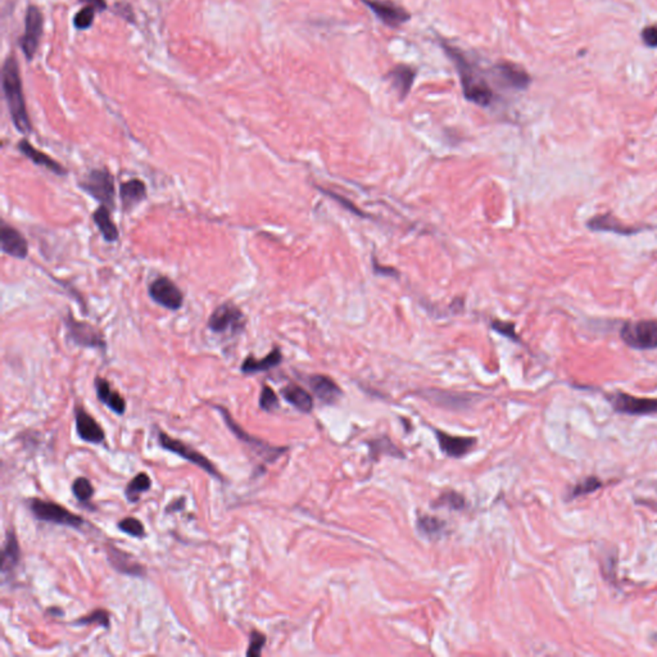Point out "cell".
Returning a JSON list of instances; mask_svg holds the SVG:
<instances>
[{"label":"cell","mask_w":657,"mask_h":657,"mask_svg":"<svg viewBox=\"0 0 657 657\" xmlns=\"http://www.w3.org/2000/svg\"><path fill=\"white\" fill-rule=\"evenodd\" d=\"M444 528H446V523L442 521V520H439V518H435V516L424 515V516H420V518H418V531H420L421 534H424L425 537H439V536L443 534Z\"/></svg>","instance_id":"31"},{"label":"cell","mask_w":657,"mask_h":657,"mask_svg":"<svg viewBox=\"0 0 657 657\" xmlns=\"http://www.w3.org/2000/svg\"><path fill=\"white\" fill-rule=\"evenodd\" d=\"M93 221L95 226L99 229L101 237L107 243H113L117 241L120 238V232L116 226V224L112 221L110 217V211L107 206H100L97 211L93 213Z\"/></svg>","instance_id":"26"},{"label":"cell","mask_w":657,"mask_h":657,"mask_svg":"<svg viewBox=\"0 0 657 657\" xmlns=\"http://www.w3.org/2000/svg\"><path fill=\"white\" fill-rule=\"evenodd\" d=\"M158 442H160V444L163 449H167L169 452L178 455V456L187 459V461H189L194 465H197L198 468L204 470L211 477L222 479L219 470L212 464V461L206 457L204 455H202L197 449H191L190 446L182 443L179 439L172 438L163 431L158 433Z\"/></svg>","instance_id":"7"},{"label":"cell","mask_w":657,"mask_h":657,"mask_svg":"<svg viewBox=\"0 0 657 657\" xmlns=\"http://www.w3.org/2000/svg\"><path fill=\"white\" fill-rule=\"evenodd\" d=\"M72 493L80 502H89L94 496V487L89 479L77 478L72 483Z\"/></svg>","instance_id":"34"},{"label":"cell","mask_w":657,"mask_h":657,"mask_svg":"<svg viewBox=\"0 0 657 657\" xmlns=\"http://www.w3.org/2000/svg\"><path fill=\"white\" fill-rule=\"evenodd\" d=\"M443 48L457 70L465 98L480 107H488L494 99V91L489 84L486 72L477 63L468 60L462 50L449 44H443Z\"/></svg>","instance_id":"1"},{"label":"cell","mask_w":657,"mask_h":657,"mask_svg":"<svg viewBox=\"0 0 657 657\" xmlns=\"http://www.w3.org/2000/svg\"><path fill=\"white\" fill-rule=\"evenodd\" d=\"M259 407L265 411H272L279 407V399L272 389L265 385L259 396Z\"/></svg>","instance_id":"38"},{"label":"cell","mask_w":657,"mask_h":657,"mask_svg":"<svg viewBox=\"0 0 657 657\" xmlns=\"http://www.w3.org/2000/svg\"><path fill=\"white\" fill-rule=\"evenodd\" d=\"M1 81L14 128L19 130L21 134H29L31 131V122L22 91L20 69L14 57H8L4 62Z\"/></svg>","instance_id":"2"},{"label":"cell","mask_w":657,"mask_h":657,"mask_svg":"<svg viewBox=\"0 0 657 657\" xmlns=\"http://www.w3.org/2000/svg\"><path fill=\"white\" fill-rule=\"evenodd\" d=\"M428 394L430 398L434 399L439 405H443L444 407L461 409V407H465L468 403V397L465 394H455V393L440 392V390H433V392H429Z\"/></svg>","instance_id":"30"},{"label":"cell","mask_w":657,"mask_h":657,"mask_svg":"<svg viewBox=\"0 0 657 657\" xmlns=\"http://www.w3.org/2000/svg\"><path fill=\"white\" fill-rule=\"evenodd\" d=\"M80 188L103 206L115 207V179L108 169H91L81 181Z\"/></svg>","instance_id":"6"},{"label":"cell","mask_w":657,"mask_h":657,"mask_svg":"<svg viewBox=\"0 0 657 657\" xmlns=\"http://www.w3.org/2000/svg\"><path fill=\"white\" fill-rule=\"evenodd\" d=\"M466 502L464 496L456 492H449L443 493L437 502V506H447L451 510H462L465 507Z\"/></svg>","instance_id":"37"},{"label":"cell","mask_w":657,"mask_h":657,"mask_svg":"<svg viewBox=\"0 0 657 657\" xmlns=\"http://www.w3.org/2000/svg\"><path fill=\"white\" fill-rule=\"evenodd\" d=\"M493 75L503 86L512 90H525L530 85L528 72L511 62H501L494 66Z\"/></svg>","instance_id":"14"},{"label":"cell","mask_w":657,"mask_h":657,"mask_svg":"<svg viewBox=\"0 0 657 657\" xmlns=\"http://www.w3.org/2000/svg\"><path fill=\"white\" fill-rule=\"evenodd\" d=\"M642 39L649 48H657V25H651L643 29Z\"/></svg>","instance_id":"41"},{"label":"cell","mask_w":657,"mask_h":657,"mask_svg":"<svg viewBox=\"0 0 657 657\" xmlns=\"http://www.w3.org/2000/svg\"><path fill=\"white\" fill-rule=\"evenodd\" d=\"M281 396L300 412L309 414L313 409V399L311 397V394L307 390L300 388L298 385L290 384L288 387L281 389Z\"/></svg>","instance_id":"28"},{"label":"cell","mask_w":657,"mask_h":657,"mask_svg":"<svg viewBox=\"0 0 657 657\" xmlns=\"http://www.w3.org/2000/svg\"><path fill=\"white\" fill-rule=\"evenodd\" d=\"M152 488V480L150 475L145 473H139L134 479H131L129 484L125 488V496L131 503H135L140 499V496Z\"/></svg>","instance_id":"29"},{"label":"cell","mask_w":657,"mask_h":657,"mask_svg":"<svg viewBox=\"0 0 657 657\" xmlns=\"http://www.w3.org/2000/svg\"><path fill=\"white\" fill-rule=\"evenodd\" d=\"M41 34H43V14L36 7H29L26 13V27L25 34L21 38V48L27 60L34 58L36 50L39 48Z\"/></svg>","instance_id":"12"},{"label":"cell","mask_w":657,"mask_h":657,"mask_svg":"<svg viewBox=\"0 0 657 657\" xmlns=\"http://www.w3.org/2000/svg\"><path fill=\"white\" fill-rule=\"evenodd\" d=\"M73 624H76V625H91V624H98L99 627L108 629L110 625V614H108V611H106V610L98 608V610H95V611L90 612L89 615L77 619L76 621H73Z\"/></svg>","instance_id":"33"},{"label":"cell","mask_w":657,"mask_h":657,"mask_svg":"<svg viewBox=\"0 0 657 657\" xmlns=\"http://www.w3.org/2000/svg\"><path fill=\"white\" fill-rule=\"evenodd\" d=\"M372 13L389 27H398L409 20V12L389 0H362Z\"/></svg>","instance_id":"13"},{"label":"cell","mask_w":657,"mask_h":657,"mask_svg":"<svg viewBox=\"0 0 657 657\" xmlns=\"http://www.w3.org/2000/svg\"><path fill=\"white\" fill-rule=\"evenodd\" d=\"M97 396L103 405L117 415H123L126 411V401L119 392L110 388V384L103 378H97L94 381Z\"/></svg>","instance_id":"21"},{"label":"cell","mask_w":657,"mask_h":657,"mask_svg":"<svg viewBox=\"0 0 657 657\" xmlns=\"http://www.w3.org/2000/svg\"><path fill=\"white\" fill-rule=\"evenodd\" d=\"M492 328H494L501 335H505L512 340H518V335L515 333V326L511 322H502V321H493Z\"/></svg>","instance_id":"40"},{"label":"cell","mask_w":657,"mask_h":657,"mask_svg":"<svg viewBox=\"0 0 657 657\" xmlns=\"http://www.w3.org/2000/svg\"><path fill=\"white\" fill-rule=\"evenodd\" d=\"M75 421L77 434L84 442L100 444L104 442L106 434L104 430L97 422V420L89 415L84 409H76L75 411Z\"/></svg>","instance_id":"16"},{"label":"cell","mask_w":657,"mask_h":657,"mask_svg":"<svg viewBox=\"0 0 657 657\" xmlns=\"http://www.w3.org/2000/svg\"><path fill=\"white\" fill-rule=\"evenodd\" d=\"M148 293L153 302L169 311H178L184 304V294L179 287L166 276L153 280L148 287Z\"/></svg>","instance_id":"11"},{"label":"cell","mask_w":657,"mask_h":657,"mask_svg":"<svg viewBox=\"0 0 657 657\" xmlns=\"http://www.w3.org/2000/svg\"><path fill=\"white\" fill-rule=\"evenodd\" d=\"M620 338L637 350L657 349V320L628 321L620 330Z\"/></svg>","instance_id":"3"},{"label":"cell","mask_w":657,"mask_h":657,"mask_svg":"<svg viewBox=\"0 0 657 657\" xmlns=\"http://www.w3.org/2000/svg\"><path fill=\"white\" fill-rule=\"evenodd\" d=\"M588 229L593 231H605V232H615L619 235H634L637 232H641V230L637 226H630L617 219L615 216L611 213H604V215H597L595 217L589 219L587 222Z\"/></svg>","instance_id":"18"},{"label":"cell","mask_w":657,"mask_h":657,"mask_svg":"<svg viewBox=\"0 0 657 657\" xmlns=\"http://www.w3.org/2000/svg\"><path fill=\"white\" fill-rule=\"evenodd\" d=\"M120 198L125 211H131L147 198V185L139 179H131L122 182Z\"/></svg>","instance_id":"22"},{"label":"cell","mask_w":657,"mask_h":657,"mask_svg":"<svg viewBox=\"0 0 657 657\" xmlns=\"http://www.w3.org/2000/svg\"><path fill=\"white\" fill-rule=\"evenodd\" d=\"M602 486H604L602 480H599L596 477H588V478L583 479L582 481H579L577 484L574 486V488L570 490L569 499H574V498L580 497V496H586L589 493H593L598 489L602 488Z\"/></svg>","instance_id":"32"},{"label":"cell","mask_w":657,"mask_h":657,"mask_svg":"<svg viewBox=\"0 0 657 657\" xmlns=\"http://www.w3.org/2000/svg\"><path fill=\"white\" fill-rule=\"evenodd\" d=\"M247 320L239 307L232 303H222L212 312L208 319V328L219 335L237 337L244 331Z\"/></svg>","instance_id":"4"},{"label":"cell","mask_w":657,"mask_h":657,"mask_svg":"<svg viewBox=\"0 0 657 657\" xmlns=\"http://www.w3.org/2000/svg\"><path fill=\"white\" fill-rule=\"evenodd\" d=\"M121 531L129 534L130 537L141 538L145 536V528L143 523L135 518H126L117 524Z\"/></svg>","instance_id":"35"},{"label":"cell","mask_w":657,"mask_h":657,"mask_svg":"<svg viewBox=\"0 0 657 657\" xmlns=\"http://www.w3.org/2000/svg\"><path fill=\"white\" fill-rule=\"evenodd\" d=\"M266 643V637L259 633V630H253L249 637V647L247 651V656L259 657L262 654V648Z\"/></svg>","instance_id":"39"},{"label":"cell","mask_w":657,"mask_h":657,"mask_svg":"<svg viewBox=\"0 0 657 657\" xmlns=\"http://www.w3.org/2000/svg\"><path fill=\"white\" fill-rule=\"evenodd\" d=\"M64 326L73 344L84 348H106L103 334L94 325L85 321H79L72 315L64 319Z\"/></svg>","instance_id":"8"},{"label":"cell","mask_w":657,"mask_h":657,"mask_svg":"<svg viewBox=\"0 0 657 657\" xmlns=\"http://www.w3.org/2000/svg\"><path fill=\"white\" fill-rule=\"evenodd\" d=\"M80 1L86 3L88 5L94 7L95 10H103L107 8V3H106V0H80Z\"/></svg>","instance_id":"43"},{"label":"cell","mask_w":657,"mask_h":657,"mask_svg":"<svg viewBox=\"0 0 657 657\" xmlns=\"http://www.w3.org/2000/svg\"><path fill=\"white\" fill-rule=\"evenodd\" d=\"M95 10H97L91 5H86L85 8H82L73 19L75 27L79 29V30L89 29L90 26L93 25L94 17H95Z\"/></svg>","instance_id":"36"},{"label":"cell","mask_w":657,"mask_h":657,"mask_svg":"<svg viewBox=\"0 0 657 657\" xmlns=\"http://www.w3.org/2000/svg\"><path fill=\"white\" fill-rule=\"evenodd\" d=\"M281 361H283L281 352H280V349L275 348L262 359H256L253 356H249L241 363L240 370H241L243 374L252 375V374H257V372H263V371L274 369V368L279 366Z\"/></svg>","instance_id":"24"},{"label":"cell","mask_w":657,"mask_h":657,"mask_svg":"<svg viewBox=\"0 0 657 657\" xmlns=\"http://www.w3.org/2000/svg\"><path fill=\"white\" fill-rule=\"evenodd\" d=\"M216 409H219V414L222 415V418L225 420V424L229 427L230 430L232 431V434L237 438L240 439L241 442H244L246 444H248L249 447H252L256 453H259V457L263 458L267 462H274L275 459H278L284 453L285 449L272 447L267 443H265L263 440H259V439L249 435L248 433L240 428L239 424H237V421H234V418L230 416L228 409L219 407V406H216Z\"/></svg>","instance_id":"9"},{"label":"cell","mask_w":657,"mask_h":657,"mask_svg":"<svg viewBox=\"0 0 657 657\" xmlns=\"http://www.w3.org/2000/svg\"><path fill=\"white\" fill-rule=\"evenodd\" d=\"M29 506L32 511V515L40 521H47L51 524L64 525L73 529H81L85 524V520L81 516L71 512L70 510L60 506L56 502L32 498L29 501Z\"/></svg>","instance_id":"5"},{"label":"cell","mask_w":657,"mask_h":657,"mask_svg":"<svg viewBox=\"0 0 657 657\" xmlns=\"http://www.w3.org/2000/svg\"><path fill=\"white\" fill-rule=\"evenodd\" d=\"M309 385L316 397L324 403L331 405L342 397V390L334 380L325 375H313L309 378Z\"/></svg>","instance_id":"23"},{"label":"cell","mask_w":657,"mask_h":657,"mask_svg":"<svg viewBox=\"0 0 657 657\" xmlns=\"http://www.w3.org/2000/svg\"><path fill=\"white\" fill-rule=\"evenodd\" d=\"M17 148L25 157H27L35 165L41 166V167L48 169L56 175H60V176L67 174V171L60 165V162L53 160L48 154L36 150L34 145H31L27 140H21L20 143L17 144Z\"/></svg>","instance_id":"20"},{"label":"cell","mask_w":657,"mask_h":657,"mask_svg":"<svg viewBox=\"0 0 657 657\" xmlns=\"http://www.w3.org/2000/svg\"><path fill=\"white\" fill-rule=\"evenodd\" d=\"M0 247L4 254H8L13 259H25L29 256V243L20 231L5 222L1 224L0 229Z\"/></svg>","instance_id":"15"},{"label":"cell","mask_w":657,"mask_h":657,"mask_svg":"<svg viewBox=\"0 0 657 657\" xmlns=\"http://www.w3.org/2000/svg\"><path fill=\"white\" fill-rule=\"evenodd\" d=\"M107 556L112 568L116 569L121 574L130 575V577H143L145 574L144 566L139 564L135 558H132L130 553L122 551L120 548L108 546Z\"/></svg>","instance_id":"17"},{"label":"cell","mask_w":657,"mask_h":657,"mask_svg":"<svg viewBox=\"0 0 657 657\" xmlns=\"http://www.w3.org/2000/svg\"><path fill=\"white\" fill-rule=\"evenodd\" d=\"M21 558V549L19 540L13 531H8L7 539L3 548V558H1V575L3 579L13 573V570L19 566Z\"/></svg>","instance_id":"25"},{"label":"cell","mask_w":657,"mask_h":657,"mask_svg":"<svg viewBox=\"0 0 657 657\" xmlns=\"http://www.w3.org/2000/svg\"><path fill=\"white\" fill-rule=\"evenodd\" d=\"M608 402L617 414L629 416H643L657 414V399L641 398L627 393L608 394Z\"/></svg>","instance_id":"10"},{"label":"cell","mask_w":657,"mask_h":657,"mask_svg":"<svg viewBox=\"0 0 657 657\" xmlns=\"http://www.w3.org/2000/svg\"><path fill=\"white\" fill-rule=\"evenodd\" d=\"M416 77V72L409 66H397L389 72V79L393 88L398 93L401 99H405L412 88V84Z\"/></svg>","instance_id":"27"},{"label":"cell","mask_w":657,"mask_h":657,"mask_svg":"<svg viewBox=\"0 0 657 657\" xmlns=\"http://www.w3.org/2000/svg\"><path fill=\"white\" fill-rule=\"evenodd\" d=\"M184 505H185V498H179V499H176V501H174V502H171L169 506H167V508H166V511H167V512H171V511H179V510H182V508H184Z\"/></svg>","instance_id":"42"},{"label":"cell","mask_w":657,"mask_h":657,"mask_svg":"<svg viewBox=\"0 0 657 657\" xmlns=\"http://www.w3.org/2000/svg\"><path fill=\"white\" fill-rule=\"evenodd\" d=\"M438 438L439 447L449 457H461L466 455L468 451L475 447L477 439L466 437H453L440 430L435 431Z\"/></svg>","instance_id":"19"}]
</instances>
